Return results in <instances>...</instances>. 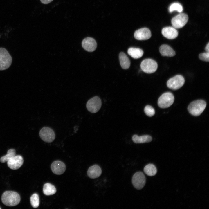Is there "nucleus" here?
Returning <instances> with one entry per match:
<instances>
[{"instance_id": "1", "label": "nucleus", "mask_w": 209, "mask_h": 209, "mask_svg": "<svg viewBox=\"0 0 209 209\" xmlns=\"http://www.w3.org/2000/svg\"><path fill=\"white\" fill-rule=\"evenodd\" d=\"M2 203L5 205L13 206L18 205L20 202L21 198L19 194L17 192L10 191H6L1 196Z\"/></svg>"}, {"instance_id": "2", "label": "nucleus", "mask_w": 209, "mask_h": 209, "mask_svg": "<svg viewBox=\"0 0 209 209\" xmlns=\"http://www.w3.org/2000/svg\"><path fill=\"white\" fill-rule=\"evenodd\" d=\"M206 105V102L203 100H197L191 102L188 109L190 113L194 116L200 115L203 111Z\"/></svg>"}, {"instance_id": "3", "label": "nucleus", "mask_w": 209, "mask_h": 209, "mask_svg": "<svg viewBox=\"0 0 209 209\" xmlns=\"http://www.w3.org/2000/svg\"><path fill=\"white\" fill-rule=\"evenodd\" d=\"M12 58L7 50L0 48V70H4L8 68L12 62Z\"/></svg>"}, {"instance_id": "4", "label": "nucleus", "mask_w": 209, "mask_h": 209, "mask_svg": "<svg viewBox=\"0 0 209 209\" xmlns=\"http://www.w3.org/2000/svg\"><path fill=\"white\" fill-rule=\"evenodd\" d=\"M174 99V96L172 93L170 92L165 93L159 98L158 105L161 108H167L173 104Z\"/></svg>"}, {"instance_id": "5", "label": "nucleus", "mask_w": 209, "mask_h": 209, "mask_svg": "<svg viewBox=\"0 0 209 209\" xmlns=\"http://www.w3.org/2000/svg\"><path fill=\"white\" fill-rule=\"evenodd\" d=\"M142 70L147 73H152L155 72L158 67L157 62L151 59H146L143 60L140 64Z\"/></svg>"}, {"instance_id": "6", "label": "nucleus", "mask_w": 209, "mask_h": 209, "mask_svg": "<svg viewBox=\"0 0 209 209\" xmlns=\"http://www.w3.org/2000/svg\"><path fill=\"white\" fill-rule=\"evenodd\" d=\"M188 20V17L184 13L179 14L173 17L171 20L172 26L176 29H179L183 27L187 23Z\"/></svg>"}, {"instance_id": "7", "label": "nucleus", "mask_w": 209, "mask_h": 209, "mask_svg": "<svg viewBox=\"0 0 209 209\" xmlns=\"http://www.w3.org/2000/svg\"><path fill=\"white\" fill-rule=\"evenodd\" d=\"M185 79L181 75H177L170 79L167 81V87L174 90H177L181 87L184 84Z\"/></svg>"}, {"instance_id": "8", "label": "nucleus", "mask_w": 209, "mask_h": 209, "mask_svg": "<svg viewBox=\"0 0 209 209\" xmlns=\"http://www.w3.org/2000/svg\"><path fill=\"white\" fill-rule=\"evenodd\" d=\"M132 182L136 189L140 190L143 188L146 183V178L143 173L141 172L135 173L132 178Z\"/></svg>"}, {"instance_id": "9", "label": "nucleus", "mask_w": 209, "mask_h": 209, "mask_svg": "<svg viewBox=\"0 0 209 209\" xmlns=\"http://www.w3.org/2000/svg\"><path fill=\"white\" fill-rule=\"evenodd\" d=\"M101 105L100 99L98 97L95 96L87 101L86 107L88 111L94 113L97 112L99 110Z\"/></svg>"}, {"instance_id": "10", "label": "nucleus", "mask_w": 209, "mask_h": 209, "mask_svg": "<svg viewBox=\"0 0 209 209\" xmlns=\"http://www.w3.org/2000/svg\"><path fill=\"white\" fill-rule=\"evenodd\" d=\"M39 134L41 139L47 143L52 142L55 138V134L53 130L48 127H44L42 128Z\"/></svg>"}, {"instance_id": "11", "label": "nucleus", "mask_w": 209, "mask_h": 209, "mask_svg": "<svg viewBox=\"0 0 209 209\" xmlns=\"http://www.w3.org/2000/svg\"><path fill=\"white\" fill-rule=\"evenodd\" d=\"M151 36L150 30L146 28H143L136 30L134 33L135 38L138 40H147Z\"/></svg>"}, {"instance_id": "12", "label": "nucleus", "mask_w": 209, "mask_h": 209, "mask_svg": "<svg viewBox=\"0 0 209 209\" xmlns=\"http://www.w3.org/2000/svg\"><path fill=\"white\" fill-rule=\"evenodd\" d=\"M82 45L84 50L89 52H92L95 51L97 46L95 40L91 37H87L84 38L82 41Z\"/></svg>"}, {"instance_id": "13", "label": "nucleus", "mask_w": 209, "mask_h": 209, "mask_svg": "<svg viewBox=\"0 0 209 209\" xmlns=\"http://www.w3.org/2000/svg\"><path fill=\"white\" fill-rule=\"evenodd\" d=\"M24 160L20 155L15 156L7 162L8 166L12 170H17L21 167L23 164Z\"/></svg>"}, {"instance_id": "14", "label": "nucleus", "mask_w": 209, "mask_h": 209, "mask_svg": "<svg viewBox=\"0 0 209 209\" xmlns=\"http://www.w3.org/2000/svg\"><path fill=\"white\" fill-rule=\"evenodd\" d=\"M51 168L54 174L60 175L63 174L66 170V166L62 162L60 161H55L51 165Z\"/></svg>"}, {"instance_id": "15", "label": "nucleus", "mask_w": 209, "mask_h": 209, "mask_svg": "<svg viewBox=\"0 0 209 209\" xmlns=\"http://www.w3.org/2000/svg\"><path fill=\"white\" fill-rule=\"evenodd\" d=\"M162 34L165 38L169 39H173L178 36V33L176 29L173 27H167L162 30Z\"/></svg>"}, {"instance_id": "16", "label": "nucleus", "mask_w": 209, "mask_h": 209, "mask_svg": "<svg viewBox=\"0 0 209 209\" xmlns=\"http://www.w3.org/2000/svg\"><path fill=\"white\" fill-rule=\"evenodd\" d=\"M88 176L91 179L96 178L99 177L102 173V170L98 165H95L90 167L87 171Z\"/></svg>"}, {"instance_id": "17", "label": "nucleus", "mask_w": 209, "mask_h": 209, "mask_svg": "<svg viewBox=\"0 0 209 209\" xmlns=\"http://www.w3.org/2000/svg\"><path fill=\"white\" fill-rule=\"evenodd\" d=\"M159 52L161 55L163 56L171 57L175 55V52L170 46L163 44L159 48Z\"/></svg>"}, {"instance_id": "18", "label": "nucleus", "mask_w": 209, "mask_h": 209, "mask_svg": "<svg viewBox=\"0 0 209 209\" xmlns=\"http://www.w3.org/2000/svg\"><path fill=\"white\" fill-rule=\"evenodd\" d=\"M119 59L120 65L123 69H127L129 68L130 65V60L124 53L121 52L120 53Z\"/></svg>"}, {"instance_id": "19", "label": "nucleus", "mask_w": 209, "mask_h": 209, "mask_svg": "<svg viewBox=\"0 0 209 209\" xmlns=\"http://www.w3.org/2000/svg\"><path fill=\"white\" fill-rule=\"evenodd\" d=\"M132 139L133 141L136 143H148L152 140V137L148 135L138 136L136 135H134L133 136Z\"/></svg>"}, {"instance_id": "20", "label": "nucleus", "mask_w": 209, "mask_h": 209, "mask_svg": "<svg viewBox=\"0 0 209 209\" xmlns=\"http://www.w3.org/2000/svg\"><path fill=\"white\" fill-rule=\"evenodd\" d=\"M128 54L132 58L138 59L142 57L143 51L142 49L134 47L129 48L127 51Z\"/></svg>"}, {"instance_id": "21", "label": "nucleus", "mask_w": 209, "mask_h": 209, "mask_svg": "<svg viewBox=\"0 0 209 209\" xmlns=\"http://www.w3.org/2000/svg\"><path fill=\"white\" fill-rule=\"evenodd\" d=\"M56 192L55 187L52 184L47 183L45 184L43 186V192L47 196L55 194Z\"/></svg>"}, {"instance_id": "22", "label": "nucleus", "mask_w": 209, "mask_h": 209, "mask_svg": "<svg viewBox=\"0 0 209 209\" xmlns=\"http://www.w3.org/2000/svg\"><path fill=\"white\" fill-rule=\"evenodd\" d=\"M144 172L147 175L153 176L156 175L157 172L156 168L153 164H149L146 165L144 168Z\"/></svg>"}, {"instance_id": "23", "label": "nucleus", "mask_w": 209, "mask_h": 209, "mask_svg": "<svg viewBox=\"0 0 209 209\" xmlns=\"http://www.w3.org/2000/svg\"><path fill=\"white\" fill-rule=\"evenodd\" d=\"M16 155L15 150L13 149H11L8 150L7 154L0 159V161L2 163L7 162L9 160L15 156Z\"/></svg>"}, {"instance_id": "24", "label": "nucleus", "mask_w": 209, "mask_h": 209, "mask_svg": "<svg viewBox=\"0 0 209 209\" xmlns=\"http://www.w3.org/2000/svg\"><path fill=\"white\" fill-rule=\"evenodd\" d=\"M30 202L31 206L34 208L38 207L39 204V197L36 193L32 195L30 198Z\"/></svg>"}, {"instance_id": "25", "label": "nucleus", "mask_w": 209, "mask_h": 209, "mask_svg": "<svg viewBox=\"0 0 209 209\" xmlns=\"http://www.w3.org/2000/svg\"><path fill=\"white\" fill-rule=\"evenodd\" d=\"M169 10L170 12L174 10H177L178 12H181L183 10V7L182 6L178 3H174L170 6Z\"/></svg>"}, {"instance_id": "26", "label": "nucleus", "mask_w": 209, "mask_h": 209, "mask_svg": "<svg viewBox=\"0 0 209 209\" xmlns=\"http://www.w3.org/2000/svg\"><path fill=\"white\" fill-rule=\"evenodd\" d=\"M144 112L145 114L148 116L151 117L155 114V110L151 106L147 105L144 108Z\"/></svg>"}, {"instance_id": "27", "label": "nucleus", "mask_w": 209, "mask_h": 209, "mask_svg": "<svg viewBox=\"0 0 209 209\" xmlns=\"http://www.w3.org/2000/svg\"><path fill=\"white\" fill-rule=\"evenodd\" d=\"M199 58L201 60L205 62H209V53L205 52L200 54L199 56Z\"/></svg>"}, {"instance_id": "28", "label": "nucleus", "mask_w": 209, "mask_h": 209, "mask_svg": "<svg viewBox=\"0 0 209 209\" xmlns=\"http://www.w3.org/2000/svg\"><path fill=\"white\" fill-rule=\"evenodd\" d=\"M53 0H40L41 2L44 4H47L51 2Z\"/></svg>"}, {"instance_id": "29", "label": "nucleus", "mask_w": 209, "mask_h": 209, "mask_svg": "<svg viewBox=\"0 0 209 209\" xmlns=\"http://www.w3.org/2000/svg\"><path fill=\"white\" fill-rule=\"evenodd\" d=\"M205 50L207 52H209V43L208 42L205 47Z\"/></svg>"}, {"instance_id": "30", "label": "nucleus", "mask_w": 209, "mask_h": 209, "mask_svg": "<svg viewBox=\"0 0 209 209\" xmlns=\"http://www.w3.org/2000/svg\"><path fill=\"white\" fill-rule=\"evenodd\" d=\"M1 209V208L0 207V209Z\"/></svg>"}]
</instances>
